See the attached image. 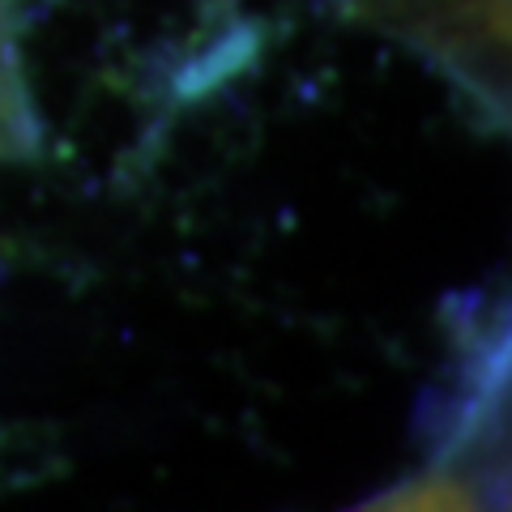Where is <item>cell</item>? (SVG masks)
I'll return each mask as SVG.
<instances>
[{
    "label": "cell",
    "mask_w": 512,
    "mask_h": 512,
    "mask_svg": "<svg viewBox=\"0 0 512 512\" xmlns=\"http://www.w3.org/2000/svg\"><path fill=\"white\" fill-rule=\"evenodd\" d=\"M359 9L427 52L483 116H508V0H359Z\"/></svg>",
    "instance_id": "obj_1"
}]
</instances>
